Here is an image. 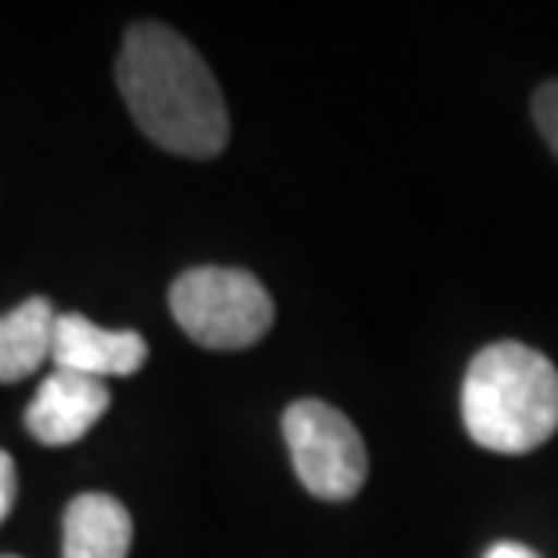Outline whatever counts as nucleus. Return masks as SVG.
<instances>
[{
	"instance_id": "nucleus-7",
	"label": "nucleus",
	"mask_w": 558,
	"mask_h": 558,
	"mask_svg": "<svg viewBox=\"0 0 558 558\" xmlns=\"http://www.w3.org/2000/svg\"><path fill=\"white\" fill-rule=\"evenodd\" d=\"M131 526L128 508L109 494H81L62 519V558H128Z\"/></svg>"
},
{
	"instance_id": "nucleus-11",
	"label": "nucleus",
	"mask_w": 558,
	"mask_h": 558,
	"mask_svg": "<svg viewBox=\"0 0 558 558\" xmlns=\"http://www.w3.org/2000/svg\"><path fill=\"white\" fill-rule=\"evenodd\" d=\"M486 558H541L533 548H526V544H511V541H505V544H494V548L486 551Z\"/></svg>"
},
{
	"instance_id": "nucleus-1",
	"label": "nucleus",
	"mask_w": 558,
	"mask_h": 558,
	"mask_svg": "<svg viewBox=\"0 0 558 558\" xmlns=\"http://www.w3.org/2000/svg\"><path fill=\"white\" fill-rule=\"evenodd\" d=\"M117 87L138 131L160 149L210 160L229 145V109L215 73L193 44L160 22L128 29Z\"/></svg>"
},
{
	"instance_id": "nucleus-10",
	"label": "nucleus",
	"mask_w": 558,
	"mask_h": 558,
	"mask_svg": "<svg viewBox=\"0 0 558 558\" xmlns=\"http://www.w3.org/2000/svg\"><path fill=\"white\" fill-rule=\"evenodd\" d=\"M15 497H19V472H15V461L0 450V526L8 522L11 508H15Z\"/></svg>"
},
{
	"instance_id": "nucleus-5",
	"label": "nucleus",
	"mask_w": 558,
	"mask_h": 558,
	"mask_svg": "<svg viewBox=\"0 0 558 558\" xmlns=\"http://www.w3.org/2000/svg\"><path fill=\"white\" fill-rule=\"evenodd\" d=\"M145 360H149V344L138 330H106L81 312H59V319H54V371L106 381V377L138 374Z\"/></svg>"
},
{
	"instance_id": "nucleus-9",
	"label": "nucleus",
	"mask_w": 558,
	"mask_h": 558,
	"mask_svg": "<svg viewBox=\"0 0 558 558\" xmlns=\"http://www.w3.org/2000/svg\"><path fill=\"white\" fill-rule=\"evenodd\" d=\"M533 120H537V131L548 142V149L558 156V81L544 84L533 95Z\"/></svg>"
},
{
	"instance_id": "nucleus-12",
	"label": "nucleus",
	"mask_w": 558,
	"mask_h": 558,
	"mask_svg": "<svg viewBox=\"0 0 558 558\" xmlns=\"http://www.w3.org/2000/svg\"><path fill=\"white\" fill-rule=\"evenodd\" d=\"M0 558H15V555H0Z\"/></svg>"
},
{
	"instance_id": "nucleus-2",
	"label": "nucleus",
	"mask_w": 558,
	"mask_h": 558,
	"mask_svg": "<svg viewBox=\"0 0 558 558\" xmlns=\"http://www.w3.org/2000/svg\"><path fill=\"white\" fill-rule=\"evenodd\" d=\"M468 435L489 453H530L558 432V371L522 341H497L468 363L461 388Z\"/></svg>"
},
{
	"instance_id": "nucleus-6",
	"label": "nucleus",
	"mask_w": 558,
	"mask_h": 558,
	"mask_svg": "<svg viewBox=\"0 0 558 558\" xmlns=\"http://www.w3.org/2000/svg\"><path fill=\"white\" fill-rule=\"evenodd\" d=\"M109 385L95 377L54 371L26 410V432L40 446H73L109 410Z\"/></svg>"
},
{
	"instance_id": "nucleus-4",
	"label": "nucleus",
	"mask_w": 558,
	"mask_h": 558,
	"mask_svg": "<svg viewBox=\"0 0 558 558\" xmlns=\"http://www.w3.org/2000/svg\"><path fill=\"white\" fill-rule=\"evenodd\" d=\"M283 439L301 486L319 500H352L366 483V446L338 407L298 399L283 414Z\"/></svg>"
},
{
	"instance_id": "nucleus-3",
	"label": "nucleus",
	"mask_w": 558,
	"mask_h": 558,
	"mask_svg": "<svg viewBox=\"0 0 558 558\" xmlns=\"http://www.w3.org/2000/svg\"><path fill=\"white\" fill-rule=\"evenodd\" d=\"M171 316L189 338L215 352L258 344L276 319V305L258 276L204 265L171 283Z\"/></svg>"
},
{
	"instance_id": "nucleus-8",
	"label": "nucleus",
	"mask_w": 558,
	"mask_h": 558,
	"mask_svg": "<svg viewBox=\"0 0 558 558\" xmlns=\"http://www.w3.org/2000/svg\"><path fill=\"white\" fill-rule=\"evenodd\" d=\"M54 319L59 312L48 298H29L0 316V385L26 381L44 363H51Z\"/></svg>"
}]
</instances>
